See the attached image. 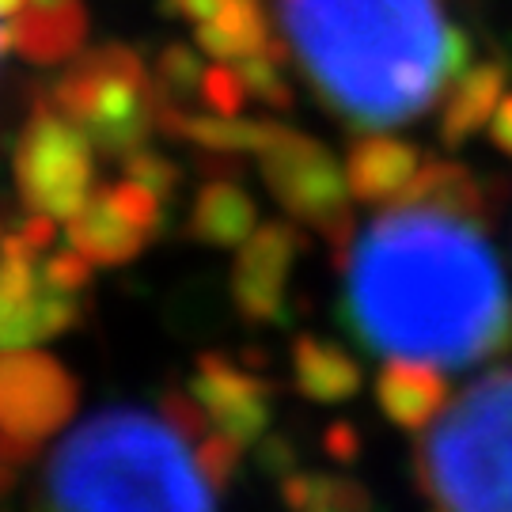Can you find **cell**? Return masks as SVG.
Returning <instances> with one entry per match:
<instances>
[{
  "instance_id": "obj_1",
  "label": "cell",
  "mask_w": 512,
  "mask_h": 512,
  "mask_svg": "<svg viewBox=\"0 0 512 512\" xmlns=\"http://www.w3.org/2000/svg\"><path fill=\"white\" fill-rule=\"evenodd\" d=\"M342 323L384 361L471 368L512 349V293L482 217L395 202L334 255Z\"/></svg>"
},
{
  "instance_id": "obj_2",
  "label": "cell",
  "mask_w": 512,
  "mask_h": 512,
  "mask_svg": "<svg viewBox=\"0 0 512 512\" xmlns=\"http://www.w3.org/2000/svg\"><path fill=\"white\" fill-rule=\"evenodd\" d=\"M277 23L315 95L361 129L429 114L471 65L444 0H277Z\"/></svg>"
},
{
  "instance_id": "obj_3",
  "label": "cell",
  "mask_w": 512,
  "mask_h": 512,
  "mask_svg": "<svg viewBox=\"0 0 512 512\" xmlns=\"http://www.w3.org/2000/svg\"><path fill=\"white\" fill-rule=\"evenodd\" d=\"M42 512H217V486L171 421L103 410L54 452Z\"/></svg>"
},
{
  "instance_id": "obj_4",
  "label": "cell",
  "mask_w": 512,
  "mask_h": 512,
  "mask_svg": "<svg viewBox=\"0 0 512 512\" xmlns=\"http://www.w3.org/2000/svg\"><path fill=\"white\" fill-rule=\"evenodd\" d=\"M418 486L433 512H512V368L448 399L418 448Z\"/></svg>"
},
{
  "instance_id": "obj_5",
  "label": "cell",
  "mask_w": 512,
  "mask_h": 512,
  "mask_svg": "<svg viewBox=\"0 0 512 512\" xmlns=\"http://www.w3.org/2000/svg\"><path fill=\"white\" fill-rule=\"evenodd\" d=\"M92 266L57 243V224L35 217L0 228V353L35 349L80 319Z\"/></svg>"
},
{
  "instance_id": "obj_6",
  "label": "cell",
  "mask_w": 512,
  "mask_h": 512,
  "mask_svg": "<svg viewBox=\"0 0 512 512\" xmlns=\"http://www.w3.org/2000/svg\"><path fill=\"white\" fill-rule=\"evenodd\" d=\"M46 103L61 110L99 156L133 160L160 129V88L137 50L99 46L57 76Z\"/></svg>"
},
{
  "instance_id": "obj_7",
  "label": "cell",
  "mask_w": 512,
  "mask_h": 512,
  "mask_svg": "<svg viewBox=\"0 0 512 512\" xmlns=\"http://www.w3.org/2000/svg\"><path fill=\"white\" fill-rule=\"evenodd\" d=\"M258 171L262 183L270 186L274 202L311 232L327 239L334 255L349 243L353 228V209H349V183L346 167L334 160L319 137L304 129L274 126L270 141L258 152Z\"/></svg>"
},
{
  "instance_id": "obj_8",
  "label": "cell",
  "mask_w": 512,
  "mask_h": 512,
  "mask_svg": "<svg viewBox=\"0 0 512 512\" xmlns=\"http://www.w3.org/2000/svg\"><path fill=\"white\" fill-rule=\"evenodd\" d=\"M95 156V145L61 110L46 99L35 103L16 141V183L27 209L54 224H69L99 186Z\"/></svg>"
},
{
  "instance_id": "obj_9",
  "label": "cell",
  "mask_w": 512,
  "mask_h": 512,
  "mask_svg": "<svg viewBox=\"0 0 512 512\" xmlns=\"http://www.w3.org/2000/svg\"><path fill=\"white\" fill-rule=\"evenodd\" d=\"M80 406L73 372L42 349L0 353V456L23 467Z\"/></svg>"
},
{
  "instance_id": "obj_10",
  "label": "cell",
  "mask_w": 512,
  "mask_h": 512,
  "mask_svg": "<svg viewBox=\"0 0 512 512\" xmlns=\"http://www.w3.org/2000/svg\"><path fill=\"white\" fill-rule=\"evenodd\" d=\"M167 198L148 183L122 175L118 183H99L88 205L65 224V243L88 266H126L156 239L164 224Z\"/></svg>"
},
{
  "instance_id": "obj_11",
  "label": "cell",
  "mask_w": 512,
  "mask_h": 512,
  "mask_svg": "<svg viewBox=\"0 0 512 512\" xmlns=\"http://www.w3.org/2000/svg\"><path fill=\"white\" fill-rule=\"evenodd\" d=\"M304 255V236L296 220H266L239 247L232 266V304L247 323L289 319V281Z\"/></svg>"
},
{
  "instance_id": "obj_12",
  "label": "cell",
  "mask_w": 512,
  "mask_h": 512,
  "mask_svg": "<svg viewBox=\"0 0 512 512\" xmlns=\"http://www.w3.org/2000/svg\"><path fill=\"white\" fill-rule=\"evenodd\" d=\"M198 406L205 410L209 425L224 433L228 440H236L239 448H251L270 433L274 421V387L266 384L262 376L247 372L224 353H202L190 387H186Z\"/></svg>"
},
{
  "instance_id": "obj_13",
  "label": "cell",
  "mask_w": 512,
  "mask_h": 512,
  "mask_svg": "<svg viewBox=\"0 0 512 512\" xmlns=\"http://www.w3.org/2000/svg\"><path fill=\"white\" fill-rule=\"evenodd\" d=\"M425 156L418 145L387 133H368L353 141L346 152V183L353 202L361 205H395L414 183Z\"/></svg>"
},
{
  "instance_id": "obj_14",
  "label": "cell",
  "mask_w": 512,
  "mask_h": 512,
  "mask_svg": "<svg viewBox=\"0 0 512 512\" xmlns=\"http://www.w3.org/2000/svg\"><path fill=\"white\" fill-rule=\"evenodd\" d=\"M4 46L35 65H57L80 54L88 42V8L80 0H27V8L4 27Z\"/></svg>"
},
{
  "instance_id": "obj_15",
  "label": "cell",
  "mask_w": 512,
  "mask_h": 512,
  "mask_svg": "<svg viewBox=\"0 0 512 512\" xmlns=\"http://www.w3.org/2000/svg\"><path fill=\"white\" fill-rule=\"evenodd\" d=\"M452 399V387L444 372L421 361H387L376 380V403L391 425L406 433H421L440 418V410Z\"/></svg>"
},
{
  "instance_id": "obj_16",
  "label": "cell",
  "mask_w": 512,
  "mask_h": 512,
  "mask_svg": "<svg viewBox=\"0 0 512 512\" xmlns=\"http://www.w3.org/2000/svg\"><path fill=\"white\" fill-rule=\"evenodd\" d=\"M505 80H509L505 61L467 65L440 99V141L456 148L490 126L497 103L505 99Z\"/></svg>"
},
{
  "instance_id": "obj_17",
  "label": "cell",
  "mask_w": 512,
  "mask_h": 512,
  "mask_svg": "<svg viewBox=\"0 0 512 512\" xmlns=\"http://www.w3.org/2000/svg\"><path fill=\"white\" fill-rule=\"evenodd\" d=\"M258 228V205L255 198L232 179V175H217L198 190V198L190 205V220L186 232L205 243V247H220V251H239L251 232Z\"/></svg>"
},
{
  "instance_id": "obj_18",
  "label": "cell",
  "mask_w": 512,
  "mask_h": 512,
  "mask_svg": "<svg viewBox=\"0 0 512 512\" xmlns=\"http://www.w3.org/2000/svg\"><path fill=\"white\" fill-rule=\"evenodd\" d=\"M293 380L308 403L334 406L349 403L361 391L365 372L357 365V357L342 346H334L319 334H300L293 342Z\"/></svg>"
},
{
  "instance_id": "obj_19",
  "label": "cell",
  "mask_w": 512,
  "mask_h": 512,
  "mask_svg": "<svg viewBox=\"0 0 512 512\" xmlns=\"http://www.w3.org/2000/svg\"><path fill=\"white\" fill-rule=\"evenodd\" d=\"M194 42H198V50L205 57L224 61V65H236V61H247V57L281 50L274 35V23L266 16L262 0L236 4V8L205 19V23H194Z\"/></svg>"
},
{
  "instance_id": "obj_20",
  "label": "cell",
  "mask_w": 512,
  "mask_h": 512,
  "mask_svg": "<svg viewBox=\"0 0 512 512\" xmlns=\"http://www.w3.org/2000/svg\"><path fill=\"white\" fill-rule=\"evenodd\" d=\"M399 202H421V205H444L456 213H471L482 217L486 213V194L471 167L456 164V160H425L414 183L406 186Z\"/></svg>"
},
{
  "instance_id": "obj_21",
  "label": "cell",
  "mask_w": 512,
  "mask_h": 512,
  "mask_svg": "<svg viewBox=\"0 0 512 512\" xmlns=\"http://www.w3.org/2000/svg\"><path fill=\"white\" fill-rule=\"evenodd\" d=\"M289 512H372V494L361 482L330 471H289L281 478Z\"/></svg>"
},
{
  "instance_id": "obj_22",
  "label": "cell",
  "mask_w": 512,
  "mask_h": 512,
  "mask_svg": "<svg viewBox=\"0 0 512 512\" xmlns=\"http://www.w3.org/2000/svg\"><path fill=\"white\" fill-rule=\"evenodd\" d=\"M236 73H239V80H243V88H247V99L258 103V107L289 110L296 103L289 73H285V65H281V50L236 61Z\"/></svg>"
},
{
  "instance_id": "obj_23",
  "label": "cell",
  "mask_w": 512,
  "mask_h": 512,
  "mask_svg": "<svg viewBox=\"0 0 512 512\" xmlns=\"http://www.w3.org/2000/svg\"><path fill=\"white\" fill-rule=\"evenodd\" d=\"M239 456H243V448H239L236 440H228L224 433H205L198 444H194V459H198V467H202V475L224 490L239 471Z\"/></svg>"
},
{
  "instance_id": "obj_24",
  "label": "cell",
  "mask_w": 512,
  "mask_h": 512,
  "mask_svg": "<svg viewBox=\"0 0 512 512\" xmlns=\"http://www.w3.org/2000/svg\"><path fill=\"white\" fill-rule=\"evenodd\" d=\"M323 448H327V456L334 459V463H342V467L361 459V437H357V429H353L349 421H334V425H330L327 433H323Z\"/></svg>"
},
{
  "instance_id": "obj_25",
  "label": "cell",
  "mask_w": 512,
  "mask_h": 512,
  "mask_svg": "<svg viewBox=\"0 0 512 512\" xmlns=\"http://www.w3.org/2000/svg\"><path fill=\"white\" fill-rule=\"evenodd\" d=\"M236 4H251V0H167V8L190 19V23H205V19L220 16V12L236 8Z\"/></svg>"
},
{
  "instance_id": "obj_26",
  "label": "cell",
  "mask_w": 512,
  "mask_h": 512,
  "mask_svg": "<svg viewBox=\"0 0 512 512\" xmlns=\"http://www.w3.org/2000/svg\"><path fill=\"white\" fill-rule=\"evenodd\" d=\"M490 141H494L505 156H512V92L497 103L494 118H490Z\"/></svg>"
},
{
  "instance_id": "obj_27",
  "label": "cell",
  "mask_w": 512,
  "mask_h": 512,
  "mask_svg": "<svg viewBox=\"0 0 512 512\" xmlns=\"http://www.w3.org/2000/svg\"><path fill=\"white\" fill-rule=\"evenodd\" d=\"M23 8H27V0H0V27H4L8 19H16Z\"/></svg>"
},
{
  "instance_id": "obj_28",
  "label": "cell",
  "mask_w": 512,
  "mask_h": 512,
  "mask_svg": "<svg viewBox=\"0 0 512 512\" xmlns=\"http://www.w3.org/2000/svg\"><path fill=\"white\" fill-rule=\"evenodd\" d=\"M12 478H16V463H8V459L0 456V497L8 494V486H12Z\"/></svg>"
},
{
  "instance_id": "obj_29",
  "label": "cell",
  "mask_w": 512,
  "mask_h": 512,
  "mask_svg": "<svg viewBox=\"0 0 512 512\" xmlns=\"http://www.w3.org/2000/svg\"><path fill=\"white\" fill-rule=\"evenodd\" d=\"M0 50H4V31H0Z\"/></svg>"
}]
</instances>
